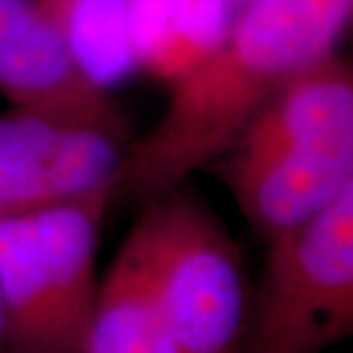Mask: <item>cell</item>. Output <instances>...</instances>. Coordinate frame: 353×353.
<instances>
[{
    "instance_id": "7c38bea8",
    "label": "cell",
    "mask_w": 353,
    "mask_h": 353,
    "mask_svg": "<svg viewBox=\"0 0 353 353\" xmlns=\"http://www.w3.org/2000/svg\"><path fill=\"white\" fill-rule=\"evenodd\" d=\"M228 3L232 5V7H235V10H237V7H242L244 3H246V0H228Z\"/></svg>"
},
{
    "instance_id": "ba28073f",
    "label": "cell",
    "mask_w": 353,
    "mask_h": 353,
    "mask_svg": "<svg viewBox=\"0 0 353 353\" xmlns=\"http://www.w3.org/2000/svg\"><path fill=\"white\" fill-rule=\"evenodd\" d=\"M85 353H183L164 319L139 242L130 230L99 283Z\"/></svg>"
},
{
    "instance_id": "277c9868",
    "label": "cell",
    "mask_w": 353,
    "mask_h": 353,
    "mask_svg": "<svg viewBox=\"0 0 353 353\" xmlns=\"http://www.w3.org/2000/svg\"><path fill=\"white\" fill-rule=\"evenodd\" d=\"M130 232L180 351L242 353L253 299L242 251L190 180L144 203Z\"/></svg>"
},
{
    "instance_id": "5b68a950",
    "label": "cell",
    "mask_w": 353,
    "mask_h": 353,
    "mask_svg": "<svg viewBox=\"0 0 353 353\" xmlns=\"http://www.w3.org/2000/svg\"><path fill=\"white\" fill-rule=\"evenodd\" d=\"M265 249L242 353H326L353 340V180Z\"/></svg>"
},
{
    "instance_id": "52a82bcc",
    "label": "cell",
    "mask_w": 353,
    "mask_h": 353,
    "mask_svg": "<svg viewBox=\"0 0 353 353\" xmlns=\"http://www.w3.org/2000/svg\"><path fill=\"white\" fill-rule=\"evenodd\" d=\"M0 96L12 108L128 132L110 92L80 69L39 0H0Z\"/></svg>"
},
{
    "instance_id": "7a4b0ae2",
    "label": "cell",
    "mask_w": 353,
    "mask_h": 353,
    "mask_svg": "<svg viewBox=\"0 0 353 353\" xmlns=\"http://www.w3.org/2000/svg\"><path fill=\"white\" fill-rule=\"evenodd\" d=\"M216 162L262 244L301 226L353 180V59L335 50L296 73Z\"/></svg>"
},
{
    "instance_id": "6da1fadb",
    "label": "cell",
    "mask_w": 353,
    "mask_h": 353,
    "mask_svg": "<svg viewBox=\"0 0 353 353\" xmlns=\"http://www.w3.org/2000/svg\"><path fill=\"white\" fill-rule=\"evenodd\" d=\"M353 0H246L212 52L171 87L167 108L128 146L117 199L144 205L230 148L258 110L337 50Z\"/></svg>"
},
{
    "instance_id": "9c48e42d",
    "label": "cell",
    "mask_w": 353,
    "mask_h": 353,
    "mask_svg": "<svg viewBox=\"0 0 353 353\" xmlns=\"http://www.w3.org/2000/svg\"><path fill=\"white\" fill-rule=\"evenodd\" d=\"M228 0H130V48L137 71L174 85L203 62L228 30Z\"/></svg>"
},
{
    "instance_id": "8992f818",
    "label": "cell",
    "mask_w": 353,
    "mask_h": 353,
    "mask_svg": "<svg viewBox=\"0 0 353 353\" xmlns=\"http://www.w3.org/2000/svg\"><path fill=\"white\" fill-rule=\"evenodd\" d=\"M128 132L12 108L0 114V216L119 192Z\"/></svg>"
},
{
    "instance_id": "8fae6325",
    "label": "cell",
    "mask_w": 353,
    "mask_h": 353,
    "mask_svg": "<svg viewBox=\"0 0 353 353\" xmlns=\"http://www.w3.org/2000/svg\"><path fill=\"white\" fill-rule=\"evenodd\" d=\"M5 347V326H3V305H0V353Z\"/></svg>"
},
{
    "instance_id": "30bf717a",
    "label": "cell",
    "mask_w": 353,
    "mask_h": 353,
    "mask_svg": "<svg viewBox=\"0 0 353 353\" xmlns=\"http://www.w3.org/2000/svg\"><path fill=\"white\" fill-rule=\"evenodd\" d=\"M89 80L105 92L137 73L130 48V0H39Z\"/></svg>"
},
{
    "instance_id": "3957f363",
    "label": "cell",
    "mask_w": 353,
    "mask_h": 353,
    "mask_svg": "<svg viewBox=\"0 0 353 353\" xmlns=\"http://www.w3.org/2000/svg\"><path fill=\"white\" fill-rule=\"evenodd\" d=\"M117 194L0 216L3 353H85L99 244Z\"/></svg>"
}]
</instances>
